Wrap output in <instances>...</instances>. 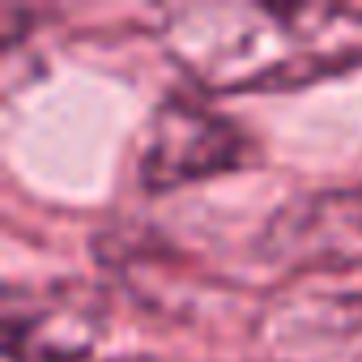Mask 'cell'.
<instances>
[{
    "label": "cell",
    "mask_w": 362,
    "mask_h": 362,
    "mask_svg": "<svg viewBox=\"0 0 362 362\" xmlns=\"http://www.w3.org/2000/svg\"><path fill=\"white\" fill-rule=\"evenodd\" d=\"M243 153L247 145L235 124L184 98H166L145 132L141 179L149 188H175V184H188V179L239 166Z\"/></svg>",
    "instance_id": "cell-2"
},
{
    "label": "cell",
    "mask_w": 362,
    "mask_h": 362,
    "mask_svg": "<svg viewBox=\"0 0 362 362\" xmlns=\"http://www.w3.org/2000/svg\"><path fill=\"white\" fill-rule=\"evenodd\" d=\"M166 47L192 77L218 90L281 86L362 52V13L349 9H269L192 5L166 18Z\"/></svg>",
    "instance_id": "cell-1"
},
{
    "label": "cell",
    "mask_w": 362,
    "mask_h": 362,
    "mask_svg": "<svg viewBox=\"0 0 362 362\" xmlns=\"http://www.w3.org/2000/svg\"><path fill=\"white\" fill-rule=\"evenodd\" d=\"M128 362H145V358H128Z\"/></svg>",
    "instance_id": "cell-4"
},
{
    "label": "cell",
    "mask_w": 362,
    "mask_h": 362,
    "mask_svg": "<svg viewBox=\"0 0 362 362\" xmlns=\"http://www.w3.org/2000/svg\"><path fill=\"white\" fill-rule=\"evenodd\" d=\"M269 324L277 362H362V298H311L281 307Z\"/></svg>",
    "instance_id": "cell-3"
}]
</instances>
